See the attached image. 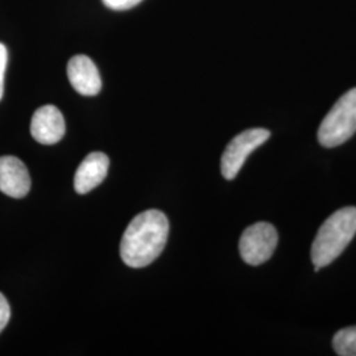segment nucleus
I'll list each match as a JSON object with an SVG mask.
<instances>
[{"label":"nucleus","instance_id":"1","mask_svg":"<svg viewBox=\"0 0 356 356\" xmlns=\"http://www.w3.org/2000/svg\"><path fill=\"white\" fill-rule=\"evenodd\" d=\"M169 220L160 210H147L135 216L120 242V256L128 267L143 268L153 263L165 248Z\"/></svg>","mask_w":356,"mask_h":356},{"label":"nucleus","instance_id":"2","mask_svg":"<svg viewBox=\"0 0 356 356\" xmlns=\"http://www.w3.org/2000/svg\"><path fill=\"white\" fill-rule=\"evenodd\" d=\"M356 235V207L347 206L332 213L319 227L312 244L314 267H327L338 259Z\"/></svg>","mask_w":356,"mask_h":356},{"label":"nucleus","instance_id":"3","mask_svg":"<svg viewBox=\"0 0 356 356\" xmlns=\"http://www.w3.org/2000/svg\"><path fill=\"white\" fill-rule=\"evenodd\" d=\"M356 134V88L347 91L332 106L318 129L319 144L335 148L350 140Z\"/></svg>","mask_w":356,"mask_h":356},{"label":"nucleus","instance_id":"4","mask_svg":"<svg viewBox=\"0 0 356 356\" xmlns=\"http://www.w3.org/2000/svg\"><path fill=\"white\" fill-rule=\"evenodd\" d=\"M279 243L277 229L268 222H257L244 229L239 241V252L250 266H260L268 261Z\"/></svg>","mask_w":356,"mask_h":356},{"label":"nucleus","instance_id":"5","mask_svg":"<svg viewBox=\"0 0 356 356\" xmlns=\"http://www.w3.org/2000/svg\"><path fill=\"white\" fill-rule=\"evenodd\" d=\"M270 138L266 128L245 129L229 141L220 160V170L226 179H234L241 172L247 157Z\"/></svg>","mask_w":356,"mask_h":356},{"label":"nucleus","instance_id":"6","mask_svg":"<svg viewBox=\"0 0 356 356\" xmlns=\"http://www.w3.org/2000/svg\"><path fill=\"white\" fill-rule=\"evenodd\" d=\"M65 119L61 111L51 104H47L36 110L31 122V134L35 140L51 145L64 138Z\"/></svg>","mask_w":356,"mask_h":356},{"label":"nucleus","instance_id":"7","mask_svg":"<svg viewBox=\"0 0 356 356\" xmlns=\"http://www.w3.org/2000/svg\"><path fill=\"white\" fill-rule=\"evenodd\" d=\"M67 78L76 92L94 97L102 89V79L98 67L88 56H74L67 64Z\"/></svg>","mask_w":356,"mask_h":356},{"label":"nucleus","instance_id":"8","mask_svg":"<svg viewBox=\"0 0 356 356\" xmlns=\"http://www.w3.org/2000/svg\"><path fill=\"white\" fill-rule=\"evenodd\" d=\"M31 191V177L22 160L13 156L0 157V191L13 198H23Z\"/></svg>","mask_w":356,"mask_h":356},{"label":"nucleus","instance_id":"9","mask_svg":"<svg viewBox=\"0 0 356 356\" xmlns=\"http://www.w3.org/2000/svg\"><path fill=\"white\" fill-rule=\"evenodd\" d=\"M110 159L102 152H92L78 166L74 177V189L79 194L90 193L107 177Z\"/></svg>","mask_w":356,"mask_h":356},{"label":"nucleus","instance_id":"10","mask_svg":"<svg viewBox=\"0 0 356 356\" xmlns=\"http://www.w3.org/2000/svg\"><path fill=\"white\" fill-rule=\"evenodd\" d=\"M334 351L341 356H356V326L338 331L332 338Z\"/></svg>","mask_w":356,"mask_h":356},{"label":"nucleus","instance_id":"11","mask_svg":"<svg viewBox=\"0 0 356 356\" xmlns=\"http://www.w3.org/2000/svg\"><path fill=\"white\" fill-rule=\"evenodd\" d=\"M102 1L103 4L110 10L124 11V10H129L135 6H138L141 0H102Z\"/></svg>","mask_w":356,"mask_h":356},{"label":"nucleus","instance_id":"12","mask_svg":"<svg viewBox=\"0 0 356 356\" xmlns=\"http://www.w3.org/2000/svg\"><path fill=\"white\" fill-rule=\"evenodd\" d=\"M10 318H11V307L4 294L0 293V332L4 330Z\"/></svg>","mask_w":356,"mask_h":356},{"label":"nucleus","instance_id":"13","mask_svg":"<svg viewBox=\"0 0 356 356\" xmlns=\"http://www.w3.org/2000/svg\"><path fill=\"white\" fill-rule=\"evenodd\" d=\"M7 61H8L7 48L0 42V101L4 92V73L7 69Z\"/></svg>","mask_w":356,"mask_h":356}]
</instances>
